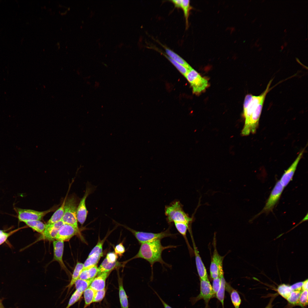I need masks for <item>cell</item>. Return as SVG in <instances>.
<instances>
[{
    "mask_svg": "<svg viewBox=\"0 0 308 308\" xmlns=\"http://www.w3.org/2000/svg\"><path fill=\"white\" fill-rule=\"evenodd\" d=\"M176 247L172 245L163 246L161 244V240H159L147 242L141 244L137 254L130 260L140 258L146 260L150 264L152 274L153 266L156 262H159L163 267L164 265H165L169 268L171 267V265L165 263L163 259L162 253L165 250L176 248Z\"/></svg>",
    "mask_w": 308,
    "mask_h": 308,
    "instance_id": "6da1fadb",
    "label": "cell"
},
{
    "mask_svg": "<svg viewBox=\"0 0 308 308\" xmlns=\"http://www.w3.org/2000/svg\"><path fill=\"white\" fill-rule=\"evenodd\" d=\"M165 212L167 221L169 224L173 222H180L190 226L193 221V218L189 217L185 212L183 205L179 201H174L169 205L165 206Z\"/></svg>",
    "mask_w": 308,
    "mask_h": 308,
    "instance_id": "7a4b0ae2",
    "label": "cell"
},
{
    "mask_svg": "<svg viewBox=\"0 0 308 308\" xmlns=\"http://www.w3.org/2000/svg\"><path fill=\"white\" fill-rule=\"evenodd\" d=\"M272 80L267 85L265 90L260 95L256 96L251 94L247 95L245 98L243 104L244 115L245 118L244 125L248 123L253 111L262 102L264 101L268 93L272 88H270Z\"/></svg>",
    "mask_w": 308,
    "mask_h": 308,
    "instance_id": "3957f363",
    "label": "cell"
},
{
    "mask_svg": "<svg viewBox=\"0 0 308 308\" xmlns=\"http://www.w3.org/2000/svg\"><path fill=\"white\" fill-rule=\"evenodd\" d=\"M76 198L74 196L66 198L65 202L64 213L62 221L64 224L70 225L79 230L77 219Z\"/></svg>",
    "mask_w": 308,
    "mask_h": 308,
    "instance_id": "277c9868",
    "label": "cell"
},
{
    "mask_svg": "<svg viewBox=\"0 0 308 308\" xmlns=\"http://www.w3.org/2000/svg\"><path fill=\"white\" fill-rule=\"evenodd\" d=\"M121 225L130 231L141 244L155 240H161L166 237H175L177 235L176 234L171 233L170 230V227L165 230L161 232L153 233L137 231L126 226Z\"/></svg>",
    "mask_w": 308,
    "mask_h": 308,
    "instance_id": "5b68a950",
    "label": "cell"
},
{
    "mask_svg": "<svg viewBox=\"0 0 308 308\" xmlns=\"http://www.w3.org/2000/svg\"><path fill=\"white\" fill-rule=\"evenodd\" d=\"M185 77L190 83L194 94L200 93L208 86V80L193 68L189 71Z\"/></svg>",
    "mask_w": 308,
    "mask_h": 308,
    "instance_id": "8992f818",
    "label": "cell"
},
{
    "mask_svg": "<svg viewBox=\"0 0 308 308\" xmlns=\"http://www.w3.org/2000/svg\"><path fill=\"white\" fill-rule=\"evenodd\" d=\"M200 293L197 296L191 299L192 304L194 305L198 301L203 299L205 305V308H209V303L210 299L215 297L212 286L208 279H200Z\"/></svg>",
    "mask_w": 308,
    "mask_h": 308,
    "instance_id": "52a82bcc",
    "label": "cell"
},
{
    "mask_svg": "<svg viewBox=\"0 0 308 308\" xmlns=\"http://www.w3.org/2000/svg\"><path fill=\"white\" fill-rule=\"evenodd\" d=\"M284 188L279 180L278 181L271 191L264 207L257 215V216L263 213H267L272 211L279 200Z\"/></svg>",
    "mask_w": 308,
    "mask_h": 308,
    "instance_id": "ba28073f",
    "label": "cell"
},
{
    "mask_svg": "<svg viewBox=\"0 0 308 308\" xmlns=\"http://www.w3.org/2000/svg\"><path fill=\"white\" fill-rule=\"evenodd\" d=\"M54 210L53 208H52L45 211H39L19 208L16 209L19 220L23 222L31 220H40L47 214L53 211Z\"/></svg>",
    "mask_w": 308,
    "mask_h": 308,
    "instance_id": "9c48e42d",
    "label": "cell"
},
{
    "mask_svg": "<svg viewBox=\"0 0 308 308\" xmlns=\"http://www.w3.org/2000/svg\"><path fill=\"white\" fill-rule=\"evenodd\" d=\"M214 240V250L210 268V276L212 279L219 277L220 275L224 273L223 269L224 257L221 256L218 253Z\"/></svg>",
    "mask_w": 308,
    "mask_h": 308,
    "instance_id": "30bf717a",
    "label": "cell"
},
{
    "mask_svg": "<svg viewBox=\"0 0 308 308\" xmlns=\"http://www.w3.org/2000/svg\"><path fill=\"white\" fill-rule=\"evenodd\" d=\"M93 190L92 187L90 186L86 187L84 195L78 205L77 219L78 221L82 225L85 222L88 213L86 206V200L88 196L93 191Z\"/></svg>",
    "mask_w": 308,
    "mask_h": 308,
    "instance_id": "8fae6325",
    "label": "cell"
},
{
    "mask_svg": "<svg viewBox=\"0 0 308 308\" xmlns=\"http://www.w3.org/2000/svg\"><path fill=\"white\" fill-rule=\"evenodd\" d=\"M304 150L305 149H303L299 153L295 160L285 171L279 180L281 185L284 188L292 180L298 164L303 156Z\"/></svg>",
    "mask_w": 308,
    "mask_h": 308,
    "instance_id": "7c38bea8",
    "label": "cell"
},
{
    "mask_svg": "<svg viewBox=\"0 0 308 308\" xmlns=\"http://www.w3.org/2000/svg\"><path fill=\"white\" fill-rule=\"evenodd\" d=\"M79 234H80L79 230L70 225L64 224L59 229L55 239L63 242L67 241L74 235Z\"/></svg>",
    "mask_w": 308,
    "mask_h": 308,
    "instance_id": "4fadbf2b",
    "label": "cell"
},
{
    "mask_svg": "<svg viewBox=\"0 0 308 308\" xmlns=\"http://www.w3.org/2000/svg\"><path fill=\"white\" fill-rule=\"evenodd\" d=\"M190 232V233L192 238L194 254L195 257L196 268L200 279H208V276L205 267L200 256L199 252L196 246L192 232Z\"/></svg>",
    "mask_w": 308,
    "mask_h": 308,
    "instance_id": "5bb4252c",
    "label": "cell"
},
{
    "mask_svg": "<svg viewBox=\"0 0 308 308\" xmlns=\"http://www.w3.org/2000/svg\"><path fill=\"white\" fill-rule=\"evenodd\" d=\"M64 223L62 220L51 224H46L40 238L53 240L59 229Z\"/></svg>",
    "mask_w": 308,
    "mask_h": 308,
    "instance_id": "9a60e30c",
    "label": "cell"
},
{
    "mask_svg": "<svg viewBox=\"0 0 308 308\" xmlns=\"http://www.w3.org/2000/svg\"><path fill=\"white\" fill-rule=\"evenodd\" d=\"M54 259L58 261L64 268L66 267L63 261L64 242L56 240L53 242Z\"/></svg>",
    "mask_w": 308,
    "mask_h": 308,
    "instance_id": "2e32d148",
    "label": "cell"
},
{
    "mask_svg": "<svg viewBox=\"0 0 308 308\" xmlns=\"http://www.w3.org/2000/svg\"><path fill=\"white\" fill-rule=\"evenodd\" d=\"M111 272L103 273L94 278L90 287L95 291L105 289L106 281Z\"/></svg>",
    "mask_w": 308,
    "mask_h": 308,
    "instance_id": "e0dca14e",
    "label": "cell"
},
{
    "mask_svg": "<svg viewBox=\"0 0 308 308\" xmlns=\"http://www.w3.org/2000/svg\"><path fill=\"white\" fill-rule=\"evenodd\" d=\"M225 291L229 294L232 302L235 308H239L241 303V300L237 291L226 282Z\"/></svg>",
    "mask_w": 308,
    "mask_h": 308,
    "instance_id": "ac0fdd59",
    "label": "cell"
},
{
    "mask_svg": "<svg viewBox=\"0 0 308 308\" xmlns=\"http://www.w3.org/2000/svg\"><path fill=\"white\" fill-rule=\"evenodd\" d=\"M121 265V263L117 261L114 263L108 262L105 258L98 268V273L97 275L103 273L111 272L113 270Z\"/></svg>",
    "mask_w": 308,
    "mask_h": 308,
    "instance_id": "d6986e66",
    "label": "cell"
},
{
    "mask_svg": "<svg viewBox=\"0 0 308 308\" xmlns=\"http://www.w3.org/2000/svg\"><path fill=\"white\" fill-rule=\"evenodd\" d=\"M83 268L84 264L80 262L77 263L74 269L70 282L66 287L68 288V292L74 285L76 280L79 278Z\"/></svg>",
    "mask_w": 308,
    "mask_h": 308,
    "instance_id": "ffe728a7",
    "label": "cell"
},
{
    "mask_svg": "<svg viewBox=\"0 0 308 308\" xmlns=\"http://www.w3.org/2000/svg\"><path fill=\"white\" fill-rule=\"evenodd\" d=\"M165 48V52L168 56L181 64L189 70L192 68L183 59L174 51L162 45Z\"/></svg>",
    "mask_w": 308,
    "mask_h": 308,
    "instance_id": "44dd1931",
    "label": "cell"
},
{
    "mask_svg": "<svg viewBox=\"0 0 308 308\" xmlns=\"http://www.w3.org/2000/svg\"><path fill=\"white\" fill-rule=\"evenodd\" d=\"M119 297L121 308H128L127 297L124 288L122 280H119Z\"/></svg>",
    "mask_w": 308,
    "mask_h": 308,
    "instance_id": "7402d4cb",
    "label": "cell"
},
{
    "mask_svg": "<svg viewBox=\"0 0 308 308\" xmlns=\"http://www.w3.org/2000/svg\"><path fill=\"white\" fill-rule=\"evenodd\" d=\"M66 196L60 206L54 213L46 224H51L61 221L64 213V206L66 198Z\"/></svg>",
    "mask_w": 308,
    "mask_h": 308,
    "instance_id": "603a6c76",
    "label": "cell"
},
{
    "mask_svg": "<svg viewBox=\"0 0 308 308\" xmlns=\"http://www.w3.org/2000/svg\"><path fill=\"white\" fill-rule=\"evenodd\" d=\"M174 223L175 226L178 232L183 236L185 239L189 251L192 250L191 248L186 236L187 230H189L191 228L190 226L183 222H175Z\"/></svg>",
    "mask_w": 308,
    "mask_h": 308,
    "instance_id": "cb8c5ba5",
    "label": "cell"
},
{
    "mask_svg": "<svg viewBox=\"0 0 308 308\" xmlns=\"http://www.w3.org/2000/svg\"><path fill=\"white\" fill-rule=\"evenodd\" d=\"M221 279V284L220 289L216 295L215 297L221 303L223 308H224V302L225 297L226 281L224 276V274L219 276Z\"/></svg>",
    "mask_w": 308,
    "mask_h": 308,
    "instance_id": "d4e9b609",
    "label": "cell"
},
{
    "mask_svg": "<svg viewBox=\"0 0 308 308\" xmlns=\"http://www.w3.org/2000/svg\"><path fill=\"white\" fill-rule=\"evenodd\" d=\"M24 222L28 226L41 234L43 232L46 226V224L39 220L26 221Z\"/></svg>",
    "mask_w": 308,
    "mask_h": 308,
    "instance_id": "484cf974",
    "label": "cell"
},
{
    "mask_svg": "<svg viewBox=\"0 0 308 308\" xmlns=\"http://www.w3.org/2000/svg\"><path fill=\"white\" fill-rule=\"evenodd\" d=\"M103 256V253L95 254L88 256L84 264L83 270H85L96 265L101 258Z\"/></svg>",
    "mask_w": 308,
    "mask_h": 308,
    "instance_id": "4316f807",
    "label": "cell"
},
{
    "mask_svg": "<svg viewBox=\"0 0 308 308\" xmlns=\"http://www.w3.org/2000/svg\"><path fill=\"white\" fill-rule=\"evenodd\" d=\"M94 279L86 280L79 278L74 284L76 290L83 293L84 291L89 287Z\"/></svg>",
    "mask_w": 308,
    "mask_h": 308,
    "instance_id": "83f0119b",
    "label": "cell"
},
{
    "mask_svg": "<svg viewBox=\"0 0 308 308\" xmlns=\"http://www.w3.org/2000/svg\"><path fill=\"white\" fill-rule=\"evenodd\" d=\"M95 291H96L90 287L84 291L83 293L84 300L83 308H86L93 303Z\"/></svg>",
    "mask_w": 308,
    "mask_h": 308,
    "instance_id": "f1b7e54d",
    "label": "cell"
},
{
    "mask_svg": "<svg viewBox=\"0 0 308 308\" xmlns=\"http://www.w3.org/2000/svg\"><path fill=\"white\" fill-rule=\"evenodd\" d=\"M278 293L284 299H287L292 292L290 286L285 284L279 285L277 289Z\"/></svg>",
    "mask_w": 308,
    "mask_h": 308,
    "instance_id": "f546056e",
    "label": "cell"
},
{
    "mask_svg": "<svg viewBox=\"0 0 308 308\" xmlns=\"http://www.w3.org/2000/svg\"><path fill=\"white\" fill-rule=\"evenodd\" d=\"M181 8L182 9L185 18L186 27L187 29L189 26L188 18L189 12L192 7L190 5L189 0H182Z\"/></svg>",
    "mask_w": 308,
    "mask_h": 308,
    "instance_id": "4dcf8cb0",
    "label": "cell"
},
{
    "mask_svg": "<svg viewBox=\"0 0 308 308\" xmlns=\"http://www.w3.org/2000/svg\"><path fill=\"white\" fill-rule=\"evenodd\" d=\"M301 291H293L287 298L288 303L294 305H299V300Z\"/></svg>",
    "mask_w": 308,
    "mask_h": 308,
    "instance_id": "1f68e13d",
    "label": "cell"
},
{
    "mask_svg": "<svg viewBox=\"0 0 308 308\" xmlns=\"http://www.w3.org/2000/svg\"><path fill=\"white\" fill-rule=\"evenodd\" d=\"M170 62L177 69L185 76L189 70L185 67L171 58L165 54L161 52Z\"/></svg>",
    "mask_w": 308,
    "mask_h": 308,
    "instance_id": "d6a6232c",
    "label": "cell"
},
{
    "mask_svg": "<svg viewBox=\"0 0 308 308\" xmlns=\"http://www.w3.org/2000/svg\"><path fill=\"white\" fill-rule=\"evenodd\" d=\"M83 293L76 290L70 297L66 308H70L80 299Z\"/></svg>",
    "mask_w": 308,
    "mask_h": 308,
    "instance_id": "836d02e7",
    "label": "cell"
},
{
    "mask_svg": "<svg viewBox=\"0 0 308 308\" xmlns=\"http://www.w3.org/2000/svg\"><path fill=\"white\" fill-rule=\"evenodd\" d=\"M106 238L102 240H99L96 246L91 250L88 256H90L94 254H101L103 253V245Z\"/></svg>",
    "mask_w": 308,
    "mask_h": 308,
    "instance_id": "e575fe53",
    "label": "cell"
},
{
    "mask_svg": "<svg viewBox=\"0 0 308 308\" xmlns=\"http://www.w3.org/2000/svg\"><path fill=\"white\" fill-rule=\"evenodd\" d=\"M308 304V290H303L301 293L299 305L302 307L307 306Z\"/></svg>",
    "mask_w": 308,
    "mask_h": 308,
    "instance_id": "d590c367",
    "label": "cell"
},
{
    "mask_svg": "<svg viewBox=\"0 0 308 308\" xmlns=\"http://www.w3.org/2000/svg\"><path fill=\"white\" fill-rule=\"evenodd\" d=\"M84 270H86L89 279H94L97 275L98 273V268L97 265Z\"/></svg>",
    "mask_w": 308,
    "mask_h": 308,
    "instance_id": "8d00e7d4",
    "label": "cell"
},
{
    "mask_svg": "<svg viewBox=\"0 0 308 308\" xmlns=\"http://www.w3.org/2000/svg\"><path fill=\"white\" fill-rule=\"evenodd\" d=\"M105 294V289L102 290L96 291L93 300V303H97L101 301L104 298Z\"/></svg>",
    "mask_w": 308,
    "mask_h": 308,
    "instance_id": "74e56055",
    "label": "cell"
},
{
    "mask_svg": "<svg viewBox=\"0 0 308 308\" xmlns=\"http://www.w3.org/2000/svg\"><path fill=\"white\" fill-rule=\"evenodd\" d=\"M220 284L221 279L219 277L213 279L212 287L215 297L216 294L220 289Z\"/></svg>",
    "mask_w": 308,
    "mask_h": 308,
    "instance_id": "f35d334b",
    "label": "cell"
},
{
    "mask_svg": "<svg viewBox=\"0 0 308 308\" xmlns=\"http://www.w3.org/2000/svg\"><path fill=\"white\" fill-rule=\"evenodd\" d=\"M21 228H19L8 233L4 232L2 235L0 237V245L5 242L9 236L18 231Z\"/></svg>",
    "mask_w": 308,
    "mask_h": 308,
    "instance_id": "ab89813d",
    "label": "cell"
},
{
    "mask_svg": "<svg viewBox=\"0 0 308 308\" xmlns=\"http://www.w3.org/2000/svg\"><path fill=\"white\" fill-rule=\"evenodd\" d=\"M115 253L117 255L121 256L125 252V248L122 243L117 244L114 248Z\"/></svg>",
    "mask_w": 308,
    "mask_h": 308,
    "instance_id": "60d3db41",
    "label": "cell"
},
{
    "mask_svg": "<svg viewBox=\"0 0 308 308\" xmlns=\"http://www.w3.org/2000/svg\"><path fill=\"white\" fill-rule=\"evenodd\" d=\"M117 255L114 252H111L107 254L106 258L107 261L110 263H114L117 261Z\"/></svg>",
    "mask_w": 308,
    "mask_h": 308,
    "instance_id": "b9f144b4",
    "label": "cell"
},
{
    "mask_svg": "<svg viewBox=\"0 0 308 308\" xmlns=\"http://www.w3.org/2000/svg\"><path fill=\"white\" fill-rule=\"evenodd\" d=\"M303 282H299L296 283L290 286L292 291H302V286Z\"/></svg>",
    "mask_w": 308,
    "mask_h": 308,
    "instance_id": "7bdbcfd3",
    "label": "cell"
},
{
    "mask_svg": "<svg viewBox=\"0 0 308 308\" xmlns=\"http://www.w3.org/2000/svg\"><path fill=\"white\" fill-rule=\"evenodd\" d=\"M170 1L173 4L175 7L181 8L182 0H173Z\"/></svg>",
    "mask_w": 308,
    "mask_h": 308,
    "instance_id": "ee69618b",
    "label": "cell"
},
{
    "mask_svg": "<svg viewBox=\"0 0 308 308\" xmlns=\"http://www.w3.org/2000/svg\"><path fill=\"white\" fill-rule=\"evenodd\" d=\"M302 289L303 290H308V279H307L304 281H303V283L302 286Z\"/></svg>",
    "mask_w": 308,
    "mask_h": 308,
    "instance_id": "f6af8a7d",
    "label": "cell"
},
{
    "mask_svg": "<svg viewBox=\"0 0 308 308\" xmlns=\"http://www.w3.org/2000/svg\"><path fill=\"white\" fill-rule=\"evenodd\" d=\"M157 296H158V297H159V299L160 300H161V302H162V304H163V306H164V308H172V307H170V306H169V305H168V304H167V303H165V301H163V299H161V297H160L159 296V295H157Z\"/></svg>",
    "mask_w": 308,
    "mask_h": 308,
    "instance_id": "bcb514c9",
    "label": "cell"
},
{
    "mask_svg": "<svg viewBox=\"0 0 308 308\" xmlns=\"http://www.w3.org/2000/svg\"><path fill=\"white\" fill-rule=\"evenodd\" d=\"M274 299V297H273L271 298L269 303L267 305L265 308H272L273 305H272V301Z\"/></svg>",
    "mask_w": 308,
    "mask_h": 308,
    "instance_id": "7dc6e473",
    "label": "cell"
},
{
    "mask_svg": "<svg viewBox=\"0 0 308 308\" xmlns=\"http://www.w3.org/2000/svg\"><path fill=\"white\" fill-rule=\"evenodd\" d=\"M4 232L3 230H0V237L2 235Z\"/></svg>",
    "mask_w": 308,
    "mask_h": 308,
    "instance_id": "c3c4849f",
    "label": "cell"
}]
</instances>
